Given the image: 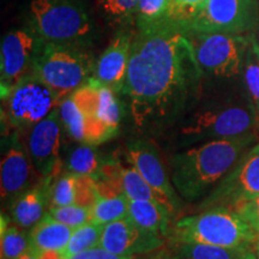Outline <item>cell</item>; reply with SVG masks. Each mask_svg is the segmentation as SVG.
I'll list each match as a JSON object with an SVG mask.
<instances>
[{"label":"cell","mask_w":259,"mask_h":259,"mask_svg":"<svg viewBox=\"0 0 259 259\" xmlns=\"http://www.w3.org/2000/svg\"><path fill=\"white\" fill-rule=\"evenodd\" d=\"M73 229L64 225L46 212L38 223L31 228L29 234L30 250L38 255L48 252L61 253L69 244Z\"/></svg>","instance_id":"obj_20"},{"label":"cell","mask_w":259,"mask_h":259,"mask_svg":"<svg viewBox=\"0 0 259 259\" xmlns=\"http://www.w3.org/2000/svg\"><path fill=\"white\" fill-rule=\"evenodd\" d=\"M254 138V134H252L215 139L176 155L171 158V183L174 187L184 198L197 199L232 170Z\"/></svg>","instance_id":"obj_2"},{"label":"cell","mask_w":259,"mask_h":259,"mask_svg":"<svg viewBox=\"0 0 259 259\" xmlns=\"http://www.w3.org/2000/svg\"><path fill=\"white\" fill-rule=\"evenodd\" d=\"M29 28L45 42L88 46L94 24L78 0H32L28 10Z\"/></svg>","instance_id":"obj_5"},{"label":"cell","mask_w":259,"mask_h":259,"mask_svg":"<svg viewBox=\"0 0 259 259\" xmlns=\"http://www.w3.org/2000/svg\"><path fill=\"white\" fill-rule=\"evenodd\" d=\"M34 170L27 147L22 143L18 132L15 131L11 136L3 139L0 167L2 199L5 202H15L21 194L31 189Z\"/></svg>","instance_id":"obj_14"},{"label":"cell","mask_w":259,"mask_h":259,"mask_svg":"<svg viewBox=\"0 0 259 259\" xmlns=\"http://www.w3.org/2000/svg\"><path fill=\"white\" fill-rule=\"evenodd\" d=\"M126 157L132 167L145 180L164 196H167L176 206L179 203L176 187L167 176L163 163L156 148L150 142L137 141L127 145Z\"/></svg>","instance_id":"obj_17"},{"label":"cell","mask_w":259,"mask_h":259,"mask_svg":"<svg viewBox=\"0 0 259 259\" xmlns=\"http://www.w3.org/2000/svg\"><path fill=\"white\" fill-rule=\"evenodd\" d=\"M5 101V121L10 127H31L60 105V99L34 73H28L14 87Z\"/></svg>","instance_id":"obj_9"},{"label":"cell","mask_w":259,"mask_h":259,"mask_svg":"<svg viewBox=\"0 0 259 259\" xmlns=\"http://www.w3.org/2000/svg\"><path fill=\"white\" fill-rule=\"evenodd\" d=\"M242 251L245 250H233L196 242H180L181 259H239Z\"/></svg>","instance_id":"obj_28"},{"label":"cell","mask_w":259,"mask_h":259,"mask_svg":"<svg viewBox=\"0 0 259 259\" xmlns=\"http://www.w3.org/2000/svg\"><path fill=\"white\" fill-rule=\"evenodd\" d=\"M94 145L84 144L77 147L67 158V171L74 176H87L96 179L101 174V162Z\"/></svg>","instance_id":"obj_25"},{"label":"cell","mask_w":259,"mask_h":259,"mask_svg":"<svg viewBox=\"0 0 259 259\" xmlns=\"http://www.w3.org/2000/svg\"><path fill=\"white\" fill-rule=\"evenodd\" d=\"M18 259H40V255H38L36 252H34L29 248V250L25 252L23 255H21Z\"/></svg>","instance_id":"obj_38"},{"label":"cell","mask_w":259,"mask_h":259,"mask_svg":"<svg viewBox=\"0 0 259 259\" xmlns=\"http://www.w3.org/2000/svg\"><path fill=\"white\" fill-rule=\"evenodd\" d=\"M254 125L255 114L252 109L234 106L196 114L190 124L184 126L183 135L193 142H209L252 135Z\"/></svg>","instance_id":"obj_12"},{"label":"cell","mask_w":259,"mask_h":259,"mask_svg":"<svg viewBox=\"0 0 259 259\" xmlns=\"http://www.w3.org/2000/svg\"><path fill=\"white\" fill-rule=\"evenodd\" d=\"M245 83L259 113V63L251 44L245 58Z\"/></svg>","instance_id":"obj_32"},{"label":"cell","mask_w":259,"mask_h":259,"mask_svg":"<svg viewBox=\"0 0 259 259\" xmlns=\"http://www.w3.org/2000/svg\"><path fill=\"white\" fill-rule=\"evenodd\" d=\"M232 209L235 210L246 222L250 223L257 232L259 228V196L235 204Z\"/></svg>","instance_id":"obj_35"},{"label":"cell","mask_w":259,"mask_h":259,"mask_svg":"<svg viewBox=\"0 0 259 259\" xmlns=\"http://www.w3.org/2000/svg\"><path fill=\"white\" fill-rule=\"evenodd\" d=\"M50 184V206H65L74 204L77 176L70 171H61L58 167L51 176L46 177Z\"/></svg>","instance_id":"obj_23"},{"label":"cell","mask_w":259,"mask_h":259,"mask_svg":"<svg viewBox=\"0 0 259 259\" xmlns=\"http://www.w3.org/2000/svg\"><path fill=\"white\" fill-rule=\"evenodd\" d=\"M259 24L258 0H206L187 23L190 32L252 34Z\"/></svg>","instance_id":"obj_8"},{"label":"cell","mask_w":259,"mask_h":259,"mask_svg":"<svg viewBox=\"0 0 259 259\" xmlns=\"http://www.w3.org/2000/svg\"><path fill=\"white\" fill-rule=\"evenodd\" d=\"M203 74L232 77L240 72L251 36L226 32L186 34Z\"/></svg>","instance_id":"obj_7"},{"label":"cell","mask_w":259,"mask_h":259,"mask_svg":"<svg viewBox=\"0 0 259 259\" xmlns=\"http://www.w3.org/2000/svg\"><path fill=\"white\" fill-rule=\"evenodd\" d=\"M100 12L113 25H126L136 18L139 0H96Z\"/></svg>","instance_id":"obj_27"},{"label":"cell","mask_w":259,"mask_h":259,"mask_svg":"<svg viewBox=\"0 0 259 259\" xmlns=\"http://www.w3.org/2000/svg\"><path fill=\"white\" fill-rule=\"evenodd\" d=\"M259 196V143L247 151L200 204L205 210L235 204Z\"/></svg>","instance_id":"obj_11"},{"label":"cell","mask_w":259,"mask_h":259,"mask_svg":"<svg viewBox=\"0 0 259 259\" xmlns=\"http://www.w3.org/2000/svg\"><path fill=\"white\" fill-rule=\"evenodd\" d=\"M155 259H176V258L168 257V255H160V257H156Z\"/></svg>","instance_id":"obj_40"},{"label":"cell","mask_w":259,"mask_h":259,"mask_svg":"<svg viewBox=\"0 0 259 259\" xmlns=\"http://www.w3.org/2000/svg\"><path fill=\"white\" fill-rule=\"evenodd\" d=\"M115 94L93 78L71 94L83 118L84 144L99 145L116 134L121 107Z\"/></svg>","instance_id":"obj_6"},{"label":"cell","mask_w":259,"mask_h":259,"mask_svg":"<svg viewBox=\"0 0 259 259\" xmlns=\"http://www.w3.org/2000/svg\"><path fill=\"white\" fill-rule=\"evenodd\" d=\"M69 259H134V257H126V255H119L112 252L105 250L102 247H96L93 250L82 252V253L74 254Z\"/></svg>","instance_id":"obj_36"},{"label":"cell","mask_w":259,"mask_h":259,"mask_svg":"<svg viewBox=\"0 0 259 259\" xmlns=\"http://www.w3.org/2000/svg\"><path fill=\"white\" fill-rule=\"evenodd\" d=\"M103 227L105 226L88 222L78 227V228H74L72 234H71L69 244L60 254L65 259H69L74 254L100 247Z\"/></svg>","instance_id":"obj_24"},{"label":"cell","mask_w":259,"mask_h":259,"mask_svg":"<svg viewBox=\"0 0 259 259\" xmlns=\"http://www.w3.org/2000/svg\"><path fill=\"white\" fill-rule=\"evenodd\" d=\"M255 251H257V254L259 255V238H258L257 242H255Z\"/></svg>","instance_id":"obj_41"},{"label":"cell","mask_w":259,"mask_h":259,"mask_svg":"<svg viewBox=\"0 0 259 259\" xmlns=\"http://www.w3.org/2000/svg\"><path fill=\"white\" fill-rule=\"evenodd\" d=\"M47 204H50V184L44 178L41 184L25 191L12 202V222L22 229L32 228L46 215Z\"/></svg>","instance_id":"obj_18"},{"label":"cell","mask_w":259,"mask_h":259,"mask_svg":"<svg viewBox=\"0 0 259 259\" xmlns=\"http://www.w3.org/2000/svg\"><path fill=\"white\" fill-rule=\"evenodd\" d=\"M119 186H120L122 193L128 199L150 200V202L166 206L173 212L176 211L177 208L170 202V199L151 186L132 166H130L128 168L120 167Z\"/></svg>","instance_id":"obj_22"},{"label":"cell","mask_w":259,"mask_h":259,"mask_svg":"<svg viewBox=\"0 0 259 259\" xmlns=\"http://www.w3.org/2000/svg\"><path fill=\"white\" fill-rule=\"evenodd\" d=\"M162 235L138 226L130 218L118 220L103 227L100 247L119 255L135 257L160 248Z\"/></svg>","instance_id":"obj_15"},{"label":"cell","mask_w":259,"mask_h":259,"mask_svg":"<svg viewBox=\"0 0 259 259\" xmlns=\"http://www.w3.org/2000/svg\"><path fill=\"white\" fill-rule=\"evenodd\" d=\"M251 46H252V48H253V51H254L255 56H257L258 63H259V44H258L257 41L254 40V36H253V35H252V36H251Z\"/></svg>","instance_id":"obj_39"},{"label":"cell","mask_w":259,"mask_h":259,"mask_svg":"<svg viewBox=\"0 0 259 259\" xmlns=\"http://www.w3.org/2000/svg\"><path fill=\"white\" fill-rule=\"evenodd\" d=\"M96 180V200L92 208V222L106 226L128 218V198L103 179Z\"/></svg>","instance_id":"obj_19"},{"label":"cell","mask_w":259,"mask_h":259,"mask_svg":"<svg viewBox=\"0 0 259 259\" xmlns=\"http://www.w3.org/2000/svg\"><path fill=\"white\" fill-rule=\"evenodd\" d=\"M257 233H258V235H259V228L257 229Z\"/></svg>","instance_id":"obj_42"},{"label":"cell","mask_w":259,"mask_h":259,"mask_svg":"<svg viewBox=\"0 0 259 259\" xmlns=\"http://www.w3.org/2000/svg\"><path fill=\"white\" fill-rule=\"evenodd\" d=\"M202 74L180 24L166 19L138 29L121 92L136 126L149 130L173 121L196 96Z\"/></svg>","instance_id":"obj_1"},{"label":"cell","mask_w":259,"mask_h":259,"mask_svg":"<svg viewBox=\"0 0 259 259\" xmlns=\"http://www.w3.org/2000/svg\"><path fill=\"white\" fill-rule=\"evenodd\" d=\"M47 213L51 218L56 219L70 228H78V227L92 222V208L71 204L65 206H50Z\"/></svg>","instance_id":"obj_30"},{"label":"cell","mask_w":259,"mask_h":259,"mask_svg":"<svg viewBox=\"0 0 259 259\" xmlns=\"http://www.w3.org/2000/svg\"><path fill=\"white\" fill-rule=\"evenodd\" d=\"M258 258H259V255H258Z\"/></svg>","instance_id":"obj_43"},{"label":"cell","mask_w":259,"mask_h":259,"mask_svg":"<svg viewBox=\"0 0 259 259\" xmlns=\"http://www.w3.org/2000/svg\"><path fill=\"white\" fill-rule=\"evenodd\" d=\"M45 41L30 28L9 31L2 40L0 84L5 99L19 80L31 72L32 63Z\"/></svg>","instance_id":"obj_10"},{"label":"cell","mask_w":259,"mask_h":259,"mask_svg":"<svg viewBox=\"0 0 259 259\" xmlns=\"http://www.w3.org/2000/svg\"><path fill=\"white\" fill-rule=\"evenodd\" d=\"M29 248V235L18 226L9 225V220L2 216V259H18Z\"/></svg>","instance_id":"obj_26"},{"label":"cell","mask_w":259,"mask_h":259,"mask_svg":"<svg viewBox=\"0 0 259 259\" xmlns=\"http://www.w3.org/2000/svg\"><path fill=\"white\" fill-rule=\"evenodd\" d=\"M239 259H259L257 252H254L251 250V248H247V250L242 251V253L240 254V258Z\"/></svg>","instance_id":"obj_37"},{"label":"cell","mask_w":259,"mask_h":259,"mask_svg":"<svg viewBox=\"0 0 259 259\" xmlns=\"http://www.w3.org/2000/svg\"><path fill=\"white\" fill-rule=\"evenodd\" d=\"M205 2L206 0H171L169 17L167 19L177 22L184 29V25L192 18L197 10Z\"/></svg>","instance_id":"obj_33"},{"label":"cell","mask_w":259,"mask_h":259,"mask_svg":"<svg viewBox=\"0 0 259 259\" xmlns=\"http://www.w3.org/2000/svg\"><path fill=\"white\" fill-rule=\"evenodd\" d=\"M61 120L59 106L46 118L32 125L27 138V150L38 176L46 178L60 167Z\"/></svg>","instance_id":"obj_13"},{"label":"cell","mask_w":259,"mask_h":259,"mask_svg":"<svg viewBox=\"0 0 259 259\" xmlns=\"http://www.w3.org/2000/svg\"><path fill=\"white\" fill-rule=\"evenodd\" d=\"M59 112L64 127L71 137L77 142H84V124L78 107L74 103L72 96L65 97L59 105Z\"/></svg>","instance_id":"obj_31"},{"label":"cell","mask_w":259,"mask_h":259,"mask_svg":"<svg viewBox=\"0 0 259 259\" xmlns=\"http://www.w3.org/2000/svg\"><path fill=\"white\" fill-rule=\"evenodd\" d=\"M174 240L246 250L255 244L259 235L235 210L227 206L205 209L198 215L179 220L174 226Z\"/></svg>","instance_id":"obj_3"},{"label":"cell","mask_w":259,"mask_h":259,"mask_svg":"<svg viewBox=\"0 0 259 259\" xmlns=\"http://www.w3.org/2000/svg\"><path fill=\"white\" fill-rule=\"evenodd\" d=\"M135 32L120 30L96 61L93 79L114 93L124 89Z\"/></svg>","instance_id":"obj_16"},{"label":"cell","mask_w":259,"mask_h":259,"mask_svg":"<svg viewBox=\"0 0 259 259\" xmlns=\"http://www.w3.org/2000/svg\"><path fill=\"white\" fill-rule=\"evenodd\" d=\"M96 196V180L92 177L77 176L74 204L85 208H93Z\"/></svg>","instance_id":"obj_34"},{"label":"cell","mask_w":259,"mask_h":259,"mask_svg":"<svg viewBox=\"0 0 259 259\" xmlns=\"http://www.w3.org/2000/svg\"><path fill=\"white\" fill-rule=\"evenodd\" d=\"M171 0H139L136 23L137 28H145L161 23L169 17Z\"/></svg>","instance_id":"obj_29"},{"label":"cell","mask_w":259,"mask_h":259,"mask_svg":"<svg viewBox=\"0 0 259 259\" xmlns=\"http://www.w3.org/2000/svg\"><path fill=\"white\" fill-rule=\"evenodd\" d=\"M173 211L150 200L128 199V218L148 231L167 235Z\"/></svg>","instance_id":"obj_21"},{"label":"cell","mask_w":259,"mask_h":259,"mask_svg":"<svg viewBox=\"0 0 259 259\" xmlns=\"http://www.w3.org/2000/svg\"><path fill=\"white\" fill-rule=\"evenodd\" d=\"M96 61L87 46L45 42L31 72L53 89L60 101L93 78Z\"/></svg>","instance_id":"obj_4"}]
</instances>
